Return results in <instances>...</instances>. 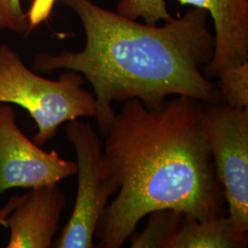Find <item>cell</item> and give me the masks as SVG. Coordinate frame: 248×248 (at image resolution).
Here are the masks:
<instances>
[{
    "instance_id": "obj_6",
    "label": "cell",
    "mask_w": 248,
    "mask_h": 248,
    "mask_svg": "<svg viewBox=\"0 0 248 248\" xmlns=\"http://www.w3.org/2000/svg\"><path fill=\"white\" fill-rule=\"evenodd\" d=\"M78 172L76 162L46 152L18 128L13 107L0 102V195L10 188L58 183Z\"/></svg>"
},
{
    "instance_id": "obj_2",
    "label": "cell",
    "mask_w": 248,
    "mask_h": 248,
    "mask_svg": "<svg viewBox=\"0 0 248 248\" xmlns=\"http://www.w3.org/2000/svg\"><path fill=\"white\" fill-rule=\"evenodd\" d=\"M62 1L79 17L86 46L79 52L39 53L32 68L41 73L73 70L88 80L102 134L113 122L115 101L135 98L151 108L162 106L170 95L204 103L222 101L217 86L201 71L214 50L206 10L191 8L157 27L140 24L91 0Z\"/></svg>"
},
{
    "instance_id": "obj_7",
    "label": "cell",
    "mask_w": 248,
    "mask_h": 248,
    "mask_svg": "<svg viewBox=\"0 0 248 248\" xmlns=\"http://www.w3.org/2000/svg\"><path fill=\"white\" fill-rule=\"evenodd\" d=\"M65 205L66 198L57 183L30 188L7 218V248H51Z\"/></svg>"
},
{
    "instance_id": "obj_5",
    "label": "cell",
    "mask_w": 248,
    "mask_h": 248,
    "mask_svg": "<svg viewBox=\"0 0 248 248\" xmlns=\"http://www.w3.org/2000/svg\"><path fill=\"white\" fill-rule=\"evenodd\" d=\"M202 125L228 216L240 232H248V108L202 102Z\"/></svg>"
},
{
    "instance_id": "obj_1",
    "label": "cell",
    "mask_w": 248,
    "mask_h": 248,
    "mask_svg": "<svg viewBox=\"0 0 248 248\" xmlns=\"http://www.w3.org/2000/svg\"><path fill=\"white\" fill-rule=\"evenodd\" d=\"M202 108V101L186 96L159 108L124 101L103 143L119 189L98 220V248H122L155 210L173 209L199 221L224 214Z\"/></svg>"
},
{
    "instance_id": "obj_10",
    "label": "cell",
    "mask_w": 248,
    "mask_h": 248,
    "mask_svg": "<svg viewBox=\"0 0 248 248\" xmlns=\"http://www.w3.org/2000/svg\"><path fill=\"white\" fill-rule=\"evenodd\" d=\"M144 229L132 233L131 248H169L177 236L187 215L173 209H160L151 212Z\"/></svg>"
},
{
    "instance_id": "obj_11",
    "label": "cell",
    "mask_w": 248,
    "mask_h": 248,
    "mask_svg": "<svg viewBox=\"0 0 248 248\" xmlns=\"http://www.w3.org/2000/svg\"><path fill=\"white\" fill-rule=\"evenodd\" d=\"M217 78L223 103L232 108H248V62L226 68Z\"/></svg>"
},
{
    "instance_id": "obj_3",
    "label": "cell",
    "mask_w": 248,
    "mask_h": 248,
    "mask_svg": "<svg viewBox=\"0 0 248 248\" xmlns=\"http://www.w3.org/2000/svg\"><path fill=\"white\" fill-rule=\"evenodd\" d=\"M84 82V77L73 70L58 80L40 77L14 50L0 45V102L26 109L37 125L33 142L38 145L52 140L62 124L97 115V100L83 88Z\"/></svg>"
},
{
    "instance_id": "obj_9",
    "label": "cell",
    "mask_w": 248,
    "mask_h": 248,
    "mask_svg": "<svg viewBox=\"0 0 248 248\" xmlns=\"http://www.w3.org/2000/svg\"><path fill=\"white\" fill-rule=\"evenodd\" d=\"M248 241V232H240L228 215L202 221L187 216L169 248H244Z\"/></svg>"
},
{
    "instance_id": "obj_13",
    "label": "cell",
    "mask_w": 248,
    "mask_h": 248,
    "mask_svg": "<svg viewBox=\"0 0 248 248\" xmlns=\"http://www.w3.org/2000/svg\"><path fill=\"white\" fill-rule=\"evenodd\" d=\"M30 32V28L20 0H0V31Z\"/></svg>"
},
{
    "instance_id": "obj_4",
    "label": "cell",
    "mask_w": 248,
    "mask_h": 248,
    "mask_svg": "<svg viewBox=\"0 0 248 248\" xmlns=\"http://www.w3.org/2000/svg\"><path fill=\"white\" fill-rule=\"evenodd\" d=\"M65 134L77 155L78 186L71 217L53 243L56 248H94L95 230L119 183L91 125L79 119L67 122Z\"/></svg>"
},
{
    "instance_id": "obj_14",
    "label": "cell",
    "mask_w": 248,
    "mask_h": 248,
    "mask_svg": "<svg viewBox=\"0 0 248 248\" xmlns=\"http://www.w3.org/2000/svg\"><path fill=\"white\" fill-rule=\"evenodd\" d=\"M56 0H33L26 12L30 31L50 18Z\"/></svg>"
},
{
    "instance_id": "obj_15",
    "label": "cell",
    "mask_w": 248,
    "mask_h": 248,
    "mask_svg": "<svg viewBox=\"0 0 248 248\" xmlns=\"http://www.w3.org/2000/svg\"><path fill=\"white\" fill-rule=\"evenodd\" d=\"M23 195H13L9 200V202L5 206L0 207V226L7 227V218L9 217L10 213L22 201Z\"/></svg>"
},
{
    "instance_id": "obj_8",
    "label": "cell",
    "mask_w": 248,
    "mask_h": 248,
    "mask_svg": "<svg viewBox=\"0 0 248 248\" xmlns=\"http://www.w3.org/2000/svg\"><path fill=\"white\" fill-rule=\"evenodd\" d=\"M181 6L202 9L213 18L215 35L211 61L203 68L208 78L226 68L248 62V0H177Z\"/></svg>"
},
{
    "instance_id": "obj_12",
    "label": "cell",
    "mask_w": 248,
    "mask_h": 248,
    "mask_svg": "<svg viewBox=\"0 0 248 248\" xmlns=\"http://www.w3.org/2000/svg\"><path fill=\"white\" fill-rule=\"evenodd\" d=\"M117 13L130 19L142 18L145 24L155 25L159 20L169 21L172 17L166 0H120Z\"/></svg>"
}]
</instances>
